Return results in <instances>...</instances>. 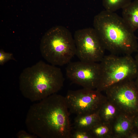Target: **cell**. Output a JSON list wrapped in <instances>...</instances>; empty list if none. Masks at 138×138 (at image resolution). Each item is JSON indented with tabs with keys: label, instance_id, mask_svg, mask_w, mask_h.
<instances>
[{
	"label": "cell",
	"instance_id": "obj_5",
	"mask_svg": "<svg viewBox=\"0 0 138 138\" xmlns=\"http://www.w3.org/2000/svg\"><path fill=\"white\" fill-rule=\"evenodd\" d=\"M99 62L100 76L96 89L101 92L122 81L134 80L138 74V66L131 55L110 54Z\"/></svg>",
	"mask_w": 138,
	"mask_h": 138
},
{
	"label": "cell",
	"instance_id": "obj_14",
	"mask_svg": "<svg viewBox=\"0 0 138 138\" xmlns=\"http://www.w3.org/2000/svg\"><path fill=\"white\" fill-rule=\"evenodd\" d=\"M89 131L93 138H113L111 125L110 123L101 121Z\"/></svg>",
	"mask_w": 138,
	"mask_h": 138
},
{
	"label": "cell",
	"instance_id": "obj_18",
	"mask_svg": "<svg viewBox=\"0 0 138 138\" xmlns=\"http://www.w3.org/2000/svg\"><path fill=\"white\" fill-rule=\"evenodd\" d=\"M17 136L18 138H34L37 137L30 133H28L26 131L22 130L18 132Z\"/></svg>",
	"mask_w": 138,
	"mask_h": 138
},
{
	"label": "cell",
	"instance_id": "obj_13",
	"mask_svg": "<svg viewBox=\"0 0 138 138\" xmlns=\"http://www.w3.org/2000/svg\"><path fill=\"white\" fill-rule=\"evenodd\" d=\"M99 113L101 122L111 124L121 113L116 106L107 99L101 106Z\"/></svg>",
	"mask_w": 138,
	"mask_h": 138
},
{
	"label": "cell",
	"instance_id": "obj_20",
	"mask_svg": "<svg viewBox=\"0 0 138 138\" xmlns=\"http://www.w3.org/2000/svg\"><path fill=\"white\" fill-rule=\"evenodd\" d=\"M133 123L134 127L138 131V114L134 117Z\"/></svg>",
	"mask_w": 138,
	"mask_h": 138
},
{
	"label": "cell",
	"instance_id": "obj_7",
	"mask_svg": "<svg viewBox=\"0 0 138 138\" xmlns=\"http://www.w3.org/2000/svg\"><path fill=\"white\" fill-rule=\"evenodd\" d=\"M68 109L77 115H84L98 111L107 100L105 95L96 89L83 88L68 91L65 97Z\"/></svg>",
	"mask_w": 138,
	"mask_h": 138
},
{
	"label": "cell",
	"instance_id": "obj_22",
	"mask_svg": "<svg viewBox=\"0 0 138 138\" xmlns=\"http://www.w3.org/2000/svg\"><path fill=\"white\" fill-rule=\"evenodd\" d=\"M134 59L137 66H138V51H137V53L135 56Z\"/></svg>",
	"mask_w": 138,
	"mask_h": 138
},
{
	"label": "cell",
	"instance_id": "obj_11",
	"mask_svg": "<svg viewBox=\"0 0 138 138\" xmlns=\"http://www.w3.org/2000/svg\"><path fill=\"white\" fill-rule=\"evenodd\" d=\"M122 18L133 31L138 29V0L131 2L123 8Z\"/></svg>",
	"mask_w": 138,
	"mask_h": 138
},
{
	"label": "cell",
	"instance_id": "obj_12",
	"mask_svg": "<svg viewBox=\"0 0 138 138\" xmlns=\"http://www.w3.org/2000/svg\"><path fill=\"white\" fill-rule=\"evenodd\" d=\"M101 122L99 111L91 114L77 115L74 122V128L90 131Z\"/></svg>",
	"mask_w": 138,
	"mask_h": 138
},
{
	"label": "cell",
	"instance_id": "obj_3",
	"mask_svg": "<svg viewBox=\"0 0 138 138\" xmlns=\"http://www.w3.org/2000/svg\"><path fill=\"white\" fill-rule=\"evenodd\" d=\"M64 81L60 68L40 61L23 70L19 77V89L25 98L38 101L56 93Z\"/></svg>",
	"mask_w": 138,
	"mask_h": 138
},
{
	"label": "cell",
	"instance_id": "obj_1",
	"mask_svg": "<svg viewBox=\"0 0 138 138\" xmlns=\"http://www.w3.org/2000/svg\"><path fill=\"white\" fill-rule=\"evenodd\" d=\"M68 110L65 97L51 95L30 107L25 120L27 129L41 138H71Z\"/></svg>",
	"mask_w": 138,
	"mask_h": 138
},
{
	"label": "cell",
	"instance_id": "obj_21",
	"mask_svg": "<svg viewBox=\"0 0 138 138\" xmlns=\"http://www.w3.org/2000/svg\"><path fill=\"white\" fill-rule=\"evenodd\" d=\"M134 80L135 84L138 88V74Z\"/></svg>",
	"mask_w": 138,
	"mask_h": 138
},
{
	"label": "cell",
	"instance_id": "obj_9",
	"mask_svg": "<svg viewBox=\"0 0 138 138\" xmlns=\"http://www.w3.org/2000/svg\"><path fill=\"white\" fill-rule=\"evenodd\" d=\"M67 78L84 88L96 89L100 76L99 63L80 61L70 62L66 69Z\"/></svg>",
	"mask_w": 138,
	"mask_h": 138
},
{
	"label": "cell",
	"instance_id": "obj_4",
	"mask_svg": "<svg viewBox=\"0 0 138 138\" xmlns=\"http://www.w3.org/2000/svg\"><path fill=\"white\" fill-rule=\"evenodd\" d=\"M40 47L43 58L56 66L68 64L76 54L74 38L70 31L62 26L53 27L47 31L42 37Z\"/></svg>",
	"mask_w": 138,
	"mask_h": 138
},
{
	"label": "cell",
	"instance_id": "obj_17",
	"mask_svg": "<svg viewBox=\"0 0 138 138\" xmlns=\"http://www.w3.org/2000/svg\"><path fill=\"white\" fill-rule=\"evenodd\" d=\"M15 60L13 54L11 53L6 52L3 50H0V65H3L4 64L10 60Z\"/></svg>",
	"mask_w": 138,
	"mask_h": 138
},
{
	"label": "cell",
	"instance_id": "obj_15",
	"mask_svg": "<svg viewBox=\"0 0 138 138\" xmlns=\"http://www.w3.org/2000/svg\"><path fill=\"white\" fill-rule=\"evenodd\" d=\"M131 2L132 0H102V4L105 10L114 12L122 9Z\"/></svg>",
	"mask_w": 138,
	"mask_h": 138
},
{
	"label": "cell",
	"instance_id": "obj_8",
	"mask_svg": "<svg viewBox=\"0 0 138 138\" xmlns=\"http://www.w3.org/2000/svg\"><path fill=\"white\" fill-rule=\"evenodd\" d=\"M76 54L80 61L100 62L106 50L99 38L93 28L79 29L74 33Z\"/></svg>",
	"mask_w": 138,
	"mask_h": 138
},
{
	"label": "cell",
	"instance_id": "obj_6",
	"mask_svg": "<svg viewBox=\"0 0 138 138\" xmlns=\"http://www.w3.org/2000/svg\"><path fill=\"white\" fill-rule=\"evenodd\" d=\"M105 91L107 99L114 104L121 113L133 117L138 114V88L134 80L118 83Z\"/></svg>",
	"mask_w": 138,
	"mask_h": 138
},
{
	"label": "cell",
	"instance_id": "obj_16",
	"mask_svg": "<svg viewBox=\"0 0 138 138\" xmlns=\"http://www.w3.org/2000/svg\"><path fill=\"white\" fill-rule=\"evenodd\" d=\"M71 138H93V137L89 131L74 129L73 131H72Z\"/></svg>",
	"mask_w": 138,
	"mask_h": 138
},
{
	"label": "cell",
	"instance_id": "obj_2",
	"mask_svg": "<svg viewBox=\"0 0 138 138\" xmlns=\"http://www.w3.org/2000/svg\"><path fill=\"white\" fill-rule=\"evenodd\" d=\"M94 28L110 54L131 55L138 51L137 38L122 17L105 10L95 16Z\"/></svg>",
	"mask_w": 138,
	"mask_h": 138
},
{
	"label": "cell",
	"instance_id": "obj_19",
	"mask_svg": "<svg viewBox=\"0 0 138 138\" xmlns=\"http://www.w3.org/2000/svg\"><path fill=\"white\" fill-rule=\"evenodd\" d=\"M127 138H138V131L134 127L129 134Z\"/></svg>",
	"mask_w": 138,
	"mask_h": 138
},
{
	"label": "cell",
	"instance_id": "obj_10",
	"mask_svg": "<svg viewBox=\"0 0 138 138\" xmlns=\"http://www.w3.org/2000/svg\"><path fill=\"white\" fill-rule=\"evenodd\" d=\"M134 118L120 114L111 124L113 138H127L134 128Z\"/></svg>",
	"mask_w": 138,
	"mask_h": 138
}]
</instances>
